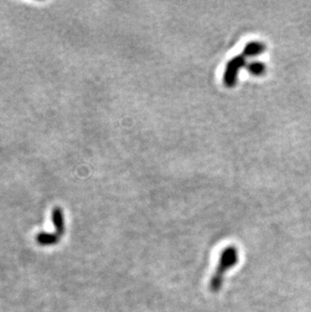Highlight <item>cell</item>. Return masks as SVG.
I'll list each match as a JSON object with an SVG mask.
<instances>
[{
	"mask_svg": "<svg viewBox=\"0 0 311 312\" xmlns=\"http://www.w3.org/2000/svg\"><path fill=\"white\" fill-rule=\"evenodd\" d=\"M52 222L56 229V234L61 236L65 232V222L63 210L60 207H55L52 212Z\"/></svg>",
	"mask_w": 311,
	"mask_h": 312,
	"instance_id": "cell-3",
	"label": "cell"
},
{
	"mask_svg": "<svg viewBox=\"0 0 311 312\" xmlns=\"http://www.w3.org/2000/svg\"><path fill=\"white\" fill-rule=\"evenodd\" d=\"M247 70L256 76L263 75L266 72V66L262 62H252L247 65Z\"/></svg>",
	"mask_w": 311,
	"mask_h": 312,
	"instance_id": "cell-6",
	"label": "cell"
},
{
	"mask_svg": "<svg viewBox=\"0 0 311 312\" xmlns=\"http://www.w3.org/2000/svg\"><path fill=\"white\" fill-rule=\"evenodd\" d=\"M245 65H246V60L243 55L233 57V59L228 63L224 76V82L228 87H233L235 85L237 81L238 71Z\"/></svg>",
	"mask_w": 311,
	"mask_h": 312,
	"instance_id": "cell-2",
	"label": "cell"
},
{
	"mask_svg": "<svg viewBox=\"0 0 311 312\" xmlns=\"http://www.w3.org/2000/svg\"><path fill=\"white\" fill-rule=\"evenodd\" d=\"M239 262V251L235 245H228L220 254L216 269L209 282V290L217 293L223 288L226 273L232 270Z\"/></svg>",
	"mask_w": 311,
	"mask_h": 312,
	"instance_id": "cell-1",
	"label": "cell"
},
{
	"mask_svg": "<svg viewBox=\"0 0 311 312\" xmlns=\"http://www.w3.org/2000/svg\"><path fill=\"white\" fill-rule=\"evenodd\" d=\"M266 51V46L265 44L261 42H251L248 43L243 50V56L246 57H255L258 55L263 54Z\"/></svg>",
	"mask_w": 311,
	"mask_h": 312,
	"instance_id": "cell-4",
	"label": "cell"
},
{
	"mask_svg": "<svg viewBox=\"0 0 311 312\" xmlns=\"http://www.w3.org/2000/svg\"><path fill=\"white\" fill-rule=\"evenodd\" d=\"M61 236L58 234H51V233H40L37 235L36 239L41 245H52L56 244Z\"/></svg>",
	"mask_w": 311,
	"mask_h": 312,
	"instance_id": "cell-5",
	"label": "cell"
}]
</instances>
